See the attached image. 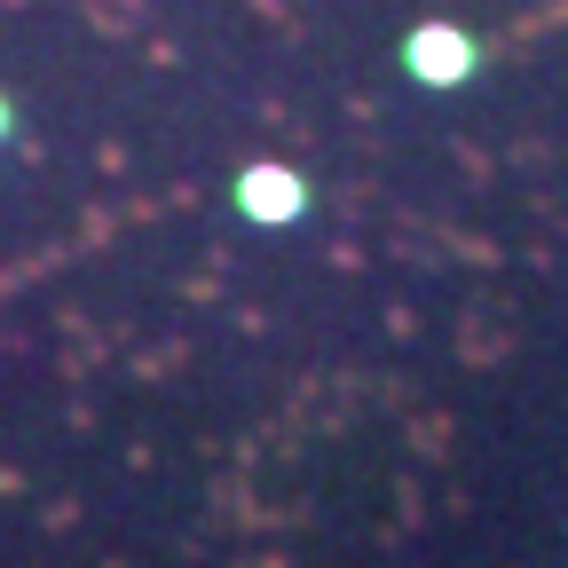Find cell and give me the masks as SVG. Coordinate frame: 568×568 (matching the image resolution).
I'll list each match as a JSON object with an SVG mask.
<instances>
[{"instance_id": "7a4b0ae2", "label": "cell", "mask_w": 568, "mask_h": 568, "mask_svg": "<svg viewBox=\"0 0 568 568\" xmlns=\"http://www.w3.org/2000/svg\"><path fill=\"white\" fill-rule=\"evenodd\" d=\"M0 134H9V103H0Z\"/></svg>"}, {"instance_id": "6da1fadb", "label": "cell", "mask_w": 568, "mask_h": 568, "mask_svg": "<svg viewBox=\"0 0 568 568\" xmlns=\"http://www.w3.org/2000/svg\"><path fill=\"white\" fill-rule=\"evenodd\" d=\"M245 197H253V205H268V213H293V205H301V190L284 182V174H253V182H245Z\"/></svg>"}]
</instances>
